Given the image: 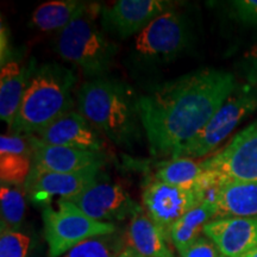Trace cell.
<instances>
[{
	"label": "cell",
	"mask_w": 257,
	"mask_h": 257,
	"mask_svg": "<svg viewBox=\"0 0 257 257\" xmlns=\"http://www.w3.org/2000/svg\"><path fill=\"white\" fill-rule=\"evenodd\" d=\"M128 246L144 257H175L169 249L168 237L143 210L130 219Z\"/></svg>",
	"instance_id": "obj_19"
},
{
	"label": "cell",
	"mask_w": 257,
	"mask_h": 257,
	"mask_svg": "<svg viewBox=\"0 0 257 257\" xmlns=\"http://www.w3.org/2000/svg\"><path fill=\"white\" fill-rule=\"evenodd\" d=\"M102 6L86 9L57 35L55 49L61 59L78 66L91 78H104L113 63L117 47L106 38L96 24Z\"/></svg>",
	"instance_id": "obj_4"
},
{
	"label": "cell",
	"mask_w": 257,
	"mask_h": 257,
	"mask_svg": "<svg viewBox=\"0 0 257 257\" xmlns=\"http://www.w3.org/2000/svg\"><path fill=\"white\" fill-rule=\"evenodd\" d=\"M101 167L74 173H44L31 169L24 185V192L31 201L48 206L53 198L70 200L96 182Z\"/></svg>",
	"instance_id": "obj_11"
},
{
	"label": "cell",
	"mask_w": 257,
	"mask_h": 257,
	"mask_svg": "<svg viewBox=\"0 0 257 257\" xmlns=\"http://www.w3.org/2000/svg\"><path fill=\"white\" fill-rule=\"evenodd\" d=\"M28 257H38V256H36V255H29Z\"/></svg>",
	"instance_id": "obj_32"
},
{
	"label": "cell",
	"mask_w": 257,
	"mask_h": 257,
	"mask_svg": "<svg viewBox=\"0 0 257 257\" xmlns=\"http://www.w3.org/2000/svg\"><path fill=\"white\" fill-rule=\"evenodd\" d=\"M0 61H2V67L11 61L10 60L9 32L4 24H2V31H0Z\"/></svg>",
	"instance_id": "obj_29"
},
{
	"label": "cell",
	"mask_w": 257,
	"mask_h": 257,
	"mask_svg": "<svg viewBox=\"0 0 257 257\" xmlns=\"http://www.w3.org/2000/svg\"><path fill=\"white\" fill-rule=\"evenodd\" d=\"M41 142L50 146H61L86 152L101 153L102 140L79 111H70L49 126L34 135Z\"/></svg>",
	"instance_id": "obj_14"
},
{
	"label": "cell",
	"mask_w": 257,
	"mask_h": 257,
	"mask_svg": "<svg viewBox=\"0 0 257 257\" xmlns=\"http://www.w3.org/2000/svg\"><path fill=\"white\" fill-rule=\"evenodd\" d=\"M216 181H257V120L239 131L223 149L200 161Z\"/></svg>",
	"instance_id": "obj_7"
},
{
	"label": "cell",
	"mask_w": 257,
	"mask_h": 257,
	"mask_svg": "<svg viewBox=\"0 0 257 257\" xmlns=\"http://www.w3.org/2000/svg\"><path fill=\"white\" fill-rule=\"evenodd\" d=\"M124 249L123 239L114 232L83 240L61 257H118Z\"/></svg>",
	"instance_id": "obj_24"
},
{
	"label": "cell",
	"mask_w": 257,
	"mask_h": 257,
	"mask_svg": "<svg viewBox=\"0 0 257 257\" xmlns=\"http://www.w3.org/2000/svg\"><path fill=\"white\" fill-rule=\"evenodd\" d=\"M36 63L21 64L11 60L2 67L0 73V118L11 126L23 100Z\"/></svg>",
	"instance_id": "obj_17"
},
{
	"label": "cell",
	"mask_w": 257,
	"mask_h": 257,
	"mask_svg": "<svg viewBox=\"0 0 257 257\" xmlns=\"http://www.w3.org/2000/svg\"><path fill=\"white\" fill-rule=\"evenodd\" d=\"M234 88L232 74L205 68L161 83L137 98L150 153L172 157L200 133Z\"/></svg>",
	"instance_id": "obj_1"
},
{
	"label": "cell",
	"mask_w": 257,
	"mask_h": 257,
	"mask_svg": "<svg viewBox=\"0 0 257 257\" xmlns=\"http://www.w3.org/2000/svg\"><path fill=\"white\" fill-rule=\"evenodd\" d=\"M142 202L147 214L170 238V230L180 218L201 204L197 189H185L152 179L144 186Z\"/></svg>",
	"instance_id": "obj_9"
},
{
	"label": "cell",
	"mask_w": 257,
	"mask_h": 257,
	"mask_svg": "<svg viewBox=\"0 0 257 257\" xmlns=\"http://www.w3.org/2000/svg\"><path fill=\"white\" fill-rule=\"evenodd\" d=\"M221 257H224V256H221Z\"/></svg>",
	"instance_id": "obj_33"
},
{
	"label": "cell",
	"mask_w": 257,
	"mask_h": 257,
	"mask_svg": "<svg viewBox=\"0 0 257 257\" xmlns=\"http://www.w3.org/2000/svg\"><path fill=\"white\" fill-rule=\"evenodd\" d=\"M83 213L104 223L120 221L142 211L123 186L95 182L79 195L70 199Z\"/></svg>",
	"instance_id": "obj_10"
},
{
	"label": "cell",
	"mask_w": 257,
	"mask_h": 257,
	"mask_svg": "<svg viewBox=\"0 0 257 257\" xmlns=\"http://www.w3.org/2000/svg\"><path fill=\"white\" fill-rule=\"evenodd\" d=\"M230 4L231 16L236 21L257 27V0H234Z\"/></svg>",
	"instance_id": "obj_26"
},
{
	"label": "cell",
	"mask_w": 257,
	"mask_h": 257,
	"mask_svg": "<svg viewBox=\"0 0 257 257\" xmlns=\"http://www.w3.org/2000/svg\"><path fill=\"white\" fill-rule=\"evenodd\" d=\"M204 233L224 257H242L257 248V218H216Z\"/></svg>",
	"instance_id": "obj_13"
},
{
	"label": "cell",
	"mask_w": 257,
	"mask_h": 257,
	"mask_svg": "<svg viewBox=\"0 0 257 257\" xmlns=\"http://www.w3.org/2000/svg\"><path fill=\"white\" fill-rule=\"evenodd\" d=\"M29 140L34 153L32 169L37 172L74 173L91 167H101L104 163V155L101 153L50 146L41 142L34 135H30Z\"/></svg>",
	"instance_id": "obj_15"
},
{
	"label": "cell",
	"mask_w": 257,
	"mask_h": 257,
	"mask_svg": "<svg viewBox=\"0 0 257 257\" xmlns=\"http://www.w3.org/2000/svg\"><path fill=\"white\" fill-rule=\"evenodd\" d=\"M181 257H221L216 244L207 237H199L187 248L179 251Z\"/></svg>",
	"instance_id": "obj_27"
},
{
	"label": "cell",
	"mask_w": 257,
	"mask_h": 257,
	"mask_svg": "<svg viewBox=\"0 0 257 257\" xmlns=\"http://www.w3.org/2000/svg\"><path fill=\"white\" fill-rule=\"evenodd\" d=\"M257 110V87L246 85L234 88L221 107L191 141L180 147L172 159H200L212 155L244 118Z\"/></svg>",
	"instance_id": "obj_5"
},
{
	"label": "cell",
	"mask_w": 257,
	"mask_h": 257,
	"mask_svg": "<svg viewBox=\"0 0 257 257\" xmlns=\"http://www.w3.org/2000/svg\"><path fill=\"white\" fill-rule=\"evenodd\" d=\"M118 257H144L141 255V253H138L136 250L131 248V246H126L123 251H121V253Z\"/></svg>",
	"instance_id": "obj_30"
},
{
	"label": "cell",
	"mask_w": 257,
	"mask_h": 257,
	"mask_svg": "<svg viewBox=\"0 0 257 257\" xmlns=\"http://www.w3.org/2000/svg\"><path fill=\"white\" fill-rule=\"evenodd\" d=\"M42 220L49 257H61L83 240L117 231L113 223L92 219L72 201L62 199L57 200L56 208L44 206Z\"/></svg>",
	"instance_id": "obj_6"
},
{
	"label": "cell",
	"mask_w": 257,
	"mask_h": 257,
	"mask_svg": "<svg viewBox=\"0 0 257 257\" xmlns=\"http://www.w3.org/2000/svg\"><path fill=\"white\" fill-rule=\"evenodd\" d=\"M244 72L249 85L257 87V46L246 51L244 56Z\"/></svg>",
	"instance_id": "obj_28"
},
{
	"label": "cell",
	"mask_w": 257,
	"mask_h": 257,
	"mask_svg": "<svg viewBox=\"0 0 257 257\" xmlns=\"http://www.w3.org/2000/svg\"><path fill=\"white\" fill-rule=\"evenodd\" d=\"M216 217L217 208L213 202L205 201L180 218L170 230V239L178 251L187 248L189 244L199 238L206 224Z\"/></svg>",
	"instance_id": "obj_21"
},
{
	"label": "cell",
	"mask_w": 257,
	"mask_h": 257,
	"mask_svg": "<svg viewBox=\"0 0 257 257\" xmlns=\"http://www.w3.org/2000/svg\"><path fill=\"white\" fill-rule=\"evenodd\" d=\"M87 6L79 0H53L41 4L32 12L30 27L41 31H61Z\"/></svg>",
	"instance_id": "obj_20"
},
{
	"label": "cell",
	"mask_w": 257,
	"mask_h": 257,
	"mask_svg": "<svg viewBox=\"0 0 257 257\" xmlns=\"http://www.w3.org/2000/svg\"><path fill=\"white\" fill-rule=\"evenodd\" d=\"M31 239L21 231L3 229L0 233V257H28Z\"/></svg>",
	"instance_id": "obj_25"
},
{
	"label": "cell",
	"mask_w": 257,
	"mask_h": 257,
	"mask_svg": "<svg viewBox=\"0 0 257 257\" xmlns=\"http://www.w3.org/2000/svg\"><path fill=\"white\" fill-rule=\"evenodd\" d=\"M34 165V153L25 135L0 137V180L2 185L24 186Z\"/></svg>",
	"instance_id": "obj_16"
},
{
	"label": "cell",
	"mask_w": 257,
	"mask_h": 257,
	"mask_svg": "<svg viewBox=\"0 0 257 257\" xmlns=\"http://www.w3.org/2000/svg\"><path fill=\"white\" fill-rule=\"evenodd\" d=\"M189 29L184 16L167 11L135 37L137 55L147 60H168L187 47Z\"/></svg>",
	"instance_id": "obj_8"
},
{
	"label": "cell",
	"mask_w": 257,
	"mask_h": 257,
	"mask_svg": "<svg viewBox=\"0 0 257 257\" xmlns=\"http://www.w3.org/2000/svg\"><path fill=\"white\" fill-rule=\"evenodd\" d=\"M165 0H119L102 8V27L124 40L142 32L161 15L170 11Z\"/></svg>",
	"instance_id": "obj_12"
},
{
	"label": "cell",
	"mask_w": 257,
	"mask_h": 257,
	"mask_svg": "<svg viewBox=\"0 0 257 257\" xmlns=\"http://www.w3.org/2000/svg\"><path fill=\"white\" fill-rule=\"evenodd\" d=\"M242 257H257V248L251 250V251H249L248 253H245V255Z\"/></svg>",
	"instance_id": "obj_31"
},
{
	"label": "cell",
	"mask_w": 257,
	"mask_h": 257,
	"mask_svg": "<svg viewBox=\"0 0 257 257\" xmlns=\"http://www.w3.org/2000/svg\"><path fill=\"white\" fill-rule=\"evenodd\" d=\"M0 211H2V230L18 231L22 226L27 204L25 192L15 186L2 185L0 187Z\"/></svg>",
	"instance_id": "obj_23"
},
{
	"label": "cell",
	"mask_w": 257,
	"mask_h": 257,
	"mask_svg": "<svg viewBox=\"0 0 257 257\" xmlns=\"http://www.w3.org/2000/svg\"><path fill=\"white\" fill-rule=\"evenodd\" d=\"M76 82L73 70L59 63L36 67L19 106L11 134L37 135L60 117L73 111L72 92Z\"/></svg>",
	"instance_id": "obj_3"
},
{
	"label": "cell",
	"mask_w": 257,
	"mask_h": 257,
	"mask_svg": "<svg viewBox=\"0 0 257 257\" xmlns=\"http://www.w3.org/2000/svg\"><path fill=\"white\" fill-rule=\"evenodd\" d=\"M213 204L218 218H257V181L219 182Z\"/></svg>",
	"instance_id": "obj_18"
},
{
	"label": "cell",
	"mask_w": 257,
	"mask_h": 257,
	"mask_svg": "<svg viewBox=\"0 0 257 257\" xmlns=\"http://www.w3.org/2000/svg\"><path fill=\"white\" fill-rule=\"evenodd\" d=\"M76 100L80 113L117 146H131L140 137L137 99L124 83L94 79L83 83Z\"/></svg>",
	"instance_id": "obj_2"
},
{
	"label": "cell",
	"mask_w": 257,
	"mask_h": 257,
	"mask_svg": "<svg viewBox=\"0 0 257 257\" xmlns=\"http://www.w3.org/2000/svg\"><path fill=\"white\" fill-rule=\"evenodd\" d=\"M157 167L159 168L154 174V179L185 189L197 188L205 174L200 162L186 157L170 159Z\"/></svg>",
	"instance_id": "obj_22"
}]
</instances>
